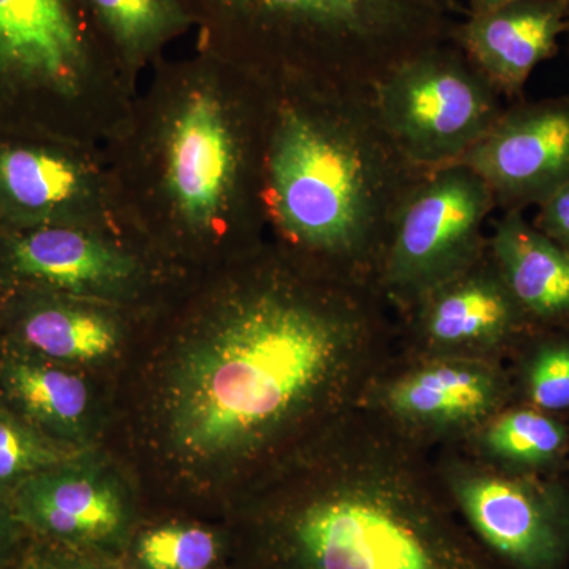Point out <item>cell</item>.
Returning a JSON list of instances; mask_svg holds the SVG:
<instances>
[{
    "label": "cell",
    "mask_w": 569,
    "mask_h": 569,
    "mask_svg": "<svg viewBox=\"0 0 569 569\" xmlns=\"http://www.w3.org/2000/svg\"><path fill=\"white\" fill-rule=\"evenodd\" d=\"M378 293L287 263L238 284L171 377L174 447L217 462L268 443L355 370L377 331Z\"/></svg>",
    "instance_id": "cell-1"
},
{
    "label": "cell",
    "mask_w": 569,
    "mask_h": 569,
    "mask_svg": "<svg viewBox=\"0 0 569 569\" xmlns=\"http://www.w3.org/2000/svg\"><path fill=\"white\" fill-rule=\"evenodd\" d=\"M156 63L148 92L111 138L108 159L122 219L208 244L264 227L269 86L198 48Z\"/></svg>",
    "instance_id": "cell-2"
},
{
    "label": "cell",
    "mask_w": 569,
    "mask_h": 569,
    "mask_svg": "<svg viewBox=\"0 0 569 569\" xmlns=\"http://www.w3.org/2000/svg\"><path fill=\"white\" fill-rule=\"evenodd\" d=\"M268 86L266 223L317 271L378 290L397 213L427 170L385 132L369 88Z\"/></svg>",
    "instance_id": "cell-3"
},
{
    "label": "cell",
    "mask_w": 569,
    "mask_h": 569,
    "mask_svg": "<svg viewBox=\"0 0 569 569\" xmlns=\"http://www.w3.org/2000/svg\"><path fill=\"white\" fill-rule=\"evenodd\" d=\"M417 471L353 451L332 485L269 520L263 569H508Z\"/></svg>",
    "instance_id": "cell-4"
},
{
    "label": "cell",
    "mask_w": 569,
    "mask_h": 569,
    "mask_svg": "<svg viewBox=\"0 0 569 569\" xmlns=\"http://www.w3.org/2000/svg\"><path fill=\"white\" fill-rule=\"evenodd\" d=\"M200 48L258 80L369 88L449 40L455 18L419 0H183Z\"/></svg>",
    "instance_id": "cell-5"
},
{
    "label": "cell",
    "mask_w": 569,
    "mask_h": 569,
    "mask_svg": "<svg viewBox=\"0 0 569 569\" xmlns=\"http://www.w3.org/2000/svg\"><path fill=\"white\" fill-rule=\"evenodd\" d=\"M86 0H0V133L96 146L137 93Z\"/></svg>",
    "instance_id": "cell-6"
},
{
    "label": "cell",
    "mask_w": 569,
    "mask_h": 569,
    "mask_svg": "<svg viewBox=\"0 0 569 569\" xmlns=\"http://www.w3.org/2000/svg\"><path fill=\"white\" fill-rule=\"evenodd\" d=\"M369 97L399 151L427 171L460 162L508 104L451 40L397 62Z\"/></svg>",
    "instance_id": "cell-7"
},
{
    "label": "cell",
    "mask_w": 569,
    "mask_h": 569,
    "mask_svg": "<svg viewBox=\"0 0 569 569\" xmlns=\"http://www.w3.org/2000/svg\"><path fill=\"white\" fill-rule=\"evenodd\" d=\"M497 212L489 187L462 163L427 171L397 213L378 274V291L413 305L488 250Z\"/></svg>",
    "instance_id": "cell-8"
},
{
    "label": "cell",
    "mask_w": 569,
    "mask_h": 569,
    "mask_svg": "<svg viewBox=\"0 0 569 569\" xmlns=\"http://www.w3.org/2000/svg\"><path fill=\"white\" fill-rule=\"evenodd\" d=\"M96 149L50 134L0 133V228L122 220Z\"/></svg>",
    "instance_id": "cell-9"
},
{
    "label": "cell",
    "mask_w": 569,
    "mask_h": 569,
    "mask_svg": "<svg viewBox=\"0 0 569 569\" xmlns=\"http://www.w3.org/2000/svg\"><path fill=\"white\" fill-rule=\"evenodd\" d=\"M456 507L478 541L508 569H561L569 561V489L533 475H467Z\"/></svg>",
    "instance_id": "cell-10"
},
{
    "label": "cell",
    "mask_w": 569,
    "mask_h": 569,
    "mask_svg": "<svg viewBox=\"0 0 569 569\" xmlns=\"http://www.w3.org/2000/svg\"><path fill=\"white\" fill-rule=\"evenodd\" d=\"M458 163L486 182L497 212L538 208L569 181V96L508 103Z\"/></svg>",
    "instance_id": "cell-11"
},
{
    "label": "cell",
    "mask_w": 569,
    "mask_h": 569,
    "mask_svg": "<svg viewBox=\"0 0 569 569\" xmlns=\"http://www.w3.org/2000/svg\"><path fill=\"white\" fill-rule=\"evenodd\" d=\"M104 230L81 224L0 228V284L62 296L123 290L140 264Z\"/></svg>",
    "instance_id": "cell-12"
},
{
    "label": "cell",
    "mask_w": 569,
    "mask_h": 569,
    "mask_svg": "<svg viewBox=\"0 0 569 569\" xmlns=\"http://www.w3.org/2000/svg\"><path fill=\"white\" fill-rule=\"evenodd\" d=\"M9 503L28 533L80 553L121 548L132 523L116 486L71 463L26 479Z\"/></svg>",
    "instance_id": "cell-13"
},
{
    "label": "cell",
    "mask_w": 569,
    "mask_h": 569,
    "mask_svg": "<svg viewBox=\"0 0 569 569\" xmlns=\"http://www.w3.org/2000/svg\"><path fill=\"white\" fill-rule=\"evenodd\" d=\"M569 31L568 0H509L486 13L466 14L449 40L505 102L522 100L535 69L557 54Z\"/></svg>",
    "instance_id": "cell-14"
},
{
    "label": "cell",
    "mask_w": 569,
    "mask_h": 569,
    "mask_svg": "<svg viewBox=\"0 0 569 569\" xmlns=\"http://www.w3.org/2000/svg\"><path fill=\"white\" fill-rule=\"evenodd\" d=\"M411 306L427 339L443 347L496 343L530 325L488 250Z\"/></svg>",
    "instance_id": "cell-15"
},
{
    "label": "cell",
    "mask_w": 569,
    "mask_h": 569,
    "mask_svg": "<svg viewBox=\"0 0 569 569\" xmlns=\"http://www.w3.org/2000/svg\"><path fill=\"white\" fill-rule=\"evenodd\" d=\"M488 252L530 325L569 326V252L520 211L498 212Z\"/></svg>",
    "instance_id": "cell-16"
},
{
    "label": "cell",
    "mask_w": 569,
    "mask_h": 569,
    "mask_svg": "<svg viewBox=\"0 0 569 569\" xmlns=\"http://www.w3.org/2000/svg\"><path fill=\"white\" fill-rule=\"evenodd\" d=\"M18 293L14 335L22 350L54 362H89L118 348V325L103 312L73 305L62 295Z\"/></svg>",
    "instance_id": "cell-17"
},
{
    "label": "cell",
    "mask_w": 569,
    "mask_h": 569,
    "mask_svg": "<svg viewBox=\"0 0 569 569\" xmlns=\"http://www.w3.org/2000/svg\"><path fill=\"white\" fill-rule=\"evenodd\" d=\"M58 365L22 348L11 351L0 362V387L11 410L61 440L81 432L89 389L80 376Z\"/></svg>",
    "instance_id": "cell-18"
},
{
    "label": "cell",
    "mask_w": 569,
    "mask_h": 569,
    "mask_svg": "<svg viewBox=\"0 0 569 569\" xmlns=\"http://www.w3.org/2000/svg\"><path fill=\"white\" fill-rule=\"evenodd\" d=\"M116 61L133 82L162 59L168 44L194 28L183 0H86Z\"/></svg>",
    "instance_id": "cell-19"
},
{
    "label": "cell",
    "mask_w": 569,
    "mask_h": 569,
    "mask_svg": "<svg viewBox=\"0 0 569 569\" xmlns=\"http://www.w3.org/2000/svg\"><path fill=\"white\" fill-rule=\"evenodd\" d=\"M498 399L489 370L468 365H437L397 381L388 395L395 413L413 421L458 422L488 413Z\"/></svg>",
    "instance_id": "cell-20"
},
{
    "label": "cell",
    "mask_w": 569,
    "mask_h": 569,
    "mask_svg": "<svg viewBox=\"0 0 569 569\" xmlns=\"http://www.w3.org/2000/svg\"><path fill=\"white\" fill-rule=\"evenodd\" d=\"M490 456L533 475L557 466L569 448V429L556 415L535 407L509 410L498 417L485 433Z\"/></svg>",
    "instance_id": "cell-21"
},
{
    "label": "cell",
    "mask_w": 569,
    "mask_h": 569,
    "mask_svg": "<svg viewBox=\"0 0 569 569\" xmlns=\"http://www.w3.org/2000/svg\"><path fill=\"white\" fill-rule=\"evenodd\" d=\"M78 452L48 436L9 407H0V500L26 479L73 463Z\"/></svg>",
    "instance_id": "cell-22"
},
{
    "label": "cell",
    "mask_w": 569,
    "mask_h": 569,
    "mask_svg": "<svg viewBox=\"0 0 569 569\" xmlns=\"http://www.w3.org/2000/svg\"><path fill=\"white\" fill-rule=\"evenodd\" d=\"M222 549V539L206 527L164 523L142 531L133 557L138 569H212Z\"/></svg>",
    "instance_id": "cell-23"
},
{
    "label": "cell",
    "mask_w": 569,
    "mask_h": 569,
    "mask_svg": "<svg viewBox=\"0 0 569 569\" xmlns=\"http://www.w3.org/2000/svg\"><path fill=\"white\" fill-rule=\"evenodd\" d=\"M530 407L550 415L569 411V337L550 336L531 350L523 367Z\"/></svg>",
    "instance_id": "cell-24"
},
{
    "label": "cell",
    "mask_w": 569,
    "mask_h": 569,
    "mask_svg": "<svg viewBox=\"0 0 569 569\" xmlns=\"http://www.w3.org/2000/svg\"><path fill=\"white\" fill-rule=\"evenodd\" d=\"M10 569H111L97 563L84 553L41 541L40 546L21 552Z\"/></svg>",
    "instance_id": "cell-25"
},
{
    "label": "cell",
    "mask_w": 569,
    "mask_h": 569,
    "mask_svg": "<svg viewBox=\"0 0 569 569\" xmlns=\"http://www.w3.org/2000/svg\"><path fill=\"white\" fill-rule=\"evenodd\" d=\"M537 209L531 223L569 252V181L549 194Z\"/></svg>",
    "instance_id": "cell-26"
},
{
    "label": "cell",
    "mask_w": 569,
    "mask_h": 569,
    "mask_svg": "<svg viewBox=\"0 0 569 569\" xmlns=\"http://www.w3.org/2000/svg\"><path fill=\"white\" fill-rule=\"evenodd\" d=\"M22 533L28 531L18 522L9 501L0 500V569H10L20 557Z\"/></svg>",
    "instance_id": "cell-27"
},
{
    "label": "cell",
    "mask_w": 569,
    "mask_h": 569,
    "mask_svg": "<svg viewBox=\"0 0 569 569\" xmlns=\"http://www.w3.org/2000/svg\"><path fill=\"white\" fill-rule=\"evenodd\" d=\"M426 6L433 7V9L443 11L449 17L455 18L456 14H463L466 17L467 9L460 3V0H419Z\"/></svg>",
    "instance_id": "cell-28"
},
{
    "label": "cell",
    "mask_w": 569,
    "mask_h": 569,
    "mask_svg": "<svg viewBox=\"0 0 569 569\" xmlns=\"http://www.w3.org/2000/svg\"><path fill=\"white\" fill-rule=\"evenodd\" d=\"M507 2L509 0H467V14L486 13Z\"/></svg>",
    "instance_id": "cell-29"
},
{
    "label": "cell",
    "mask_w": 569,
    "mask_h": 569,
    "mask_svg": "<svg viewBox=\"0 0 569 569\" xmlns=\"http://www.w3.org/2000/svg\"><path fill=\"white\" fill-rule=\"evenodd\" d=\"M568 6H569V0H568ZM567 37H568V41H569V31H568V33H567Z\"/></svg>",
    "instance_id": "cell-30"
}]
</instances>
